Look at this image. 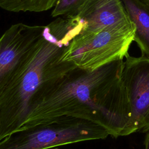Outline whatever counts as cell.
I'll use <instances>...</instances> for the list:
<instances>
[{
  "mask_svg": "<svg viewBox=\"0 0 149 149\" xmlns=\"http://www.w3.org/2000/svg\"><path fill=\"white\" fill-rule=\"evenodd\" d=\"M123 64L118 59L90 71L75 68L45 84L33 97L22 127L70 116L99 124L115 138L129 135L130 109L121 80Z\"/></svg>",
  "mask_w": 149,
  "mask_h": 149,
  "instance_id": "1",
  "label": "cell"
},
{
  "mask_svg": "<svg viewBox=\"0 0 149 149\" xmlns=\"http://www.w3.org/2000/svg\"><path fill=\"white\" fill-rule=\"evenodd\" d=\"M81 30L75 16L59 17L45 26L41 41L26 69L0 97V141L21 128L31 102L45 84L76 68L63 61L66 45Z\"/></svg>",
  "mask_w": 149,
  "mask_h": 149,
  "instance_id": "2",
  "label": "cell"
},
{
  "mask_svg": "<svg viewBox=\"0 0 149 149\" xmlns=\"http://www.w3.org/2000/svg\"><path fill=\"white\" fill-rule=\"evenodd\" d=\"M109 135L105 128L95 122L63 116L53 122L19 129L0 141V149H48L105 139Z\"/></svg>",
  "mask_w": 149,
  "mask_h": 149,
  "instance_id": "3",
  "label": "cell"
},
{
  "mask_svg": "<svg viewBox=\"0 0 149 149\" xmlns=\"http://www.w3.org/2000/svg\"><path fill=\"white\" fill-rule=\"evenodd\" d=\"M134 29L129 22L114 24L94 34H79L66 46L61 59L90 71L123 59L129 54L128 49L134 41Z\"/></svg>",
  "mask_w": 149,
  "mask_h": 149,
  "instance_id": "4",
  "label": "cell"
},
{
  "mask_svg": "<svg viewBox=\"0 0 149 149\" xmlns=\"http://www.w3.org/2000/svg\"><path fill=\"white\" fill-rule=\"evenodd\" d=\"M45 27L16 23L0 37V97L27 67Z\"/></svg>",
  "mask_w": 149,
  "mask_h": 149,
  "instance_id": "5",
  "label": "cell"
},
{
  "mask_svg": "<svg viewBox=\"0 0 149 149\" xmlns=\"http://www.w3.org/2000/svg\"><path fill=\"white\" fill-rule=\"evenodd\" d=\"M130 109L129 134L149 130V56H126L121 74Z\"/></svg>",
  "mask_w": 149,
  "mask_h": 149,
  "instance_id": "6",
  "label": "cell"
},
{
  "mask_svg": "<svg viewBox=\"0 0 149 149\" xmlns=\"http://www.w3.org/2000/svg\"><path fill=\"white\" fill-rule=\"evenodd\" d=\"M82 25L79 34H91L130 22L120 0H82L75 15Z\"/></svg>",
  "mask_w": 149,
  "mask_h": 149,
  "instance_id": "7",
  "label": "cell"
},
{
  "mask_svg": "<svg viewBox=\"0 0 149 149\" xmlns=\"http://www.w3.org/2000/svg\"><path fill=\"white\" fill-rule=\"evenodd\" d=\"M134 26L135 41L141 55L149 56V4L141 0H120Z\"/></svg>",
  "mask_w": 149,
  "mask_h": 149,
  "instance_id": "8",
  "label": "cell"
},
{
  "mask_svg": "<svg viewBox=\"0 0 149 149\" xmlns=\"http://www.w3.org/2000/svg\"><path fill=\"white\" fill-rule=\"evenodd\" d=\"M59 0H0V8L13 12L47 11L55 6Z\"/></svg>",
  "mask_w": 149,
  "mask_h": 149,
  "instance_id": "9",
  "label": "cell"
},
{
  "mask_svg": "<svg viewBox=\"0 0 149 149\" xmlns=\"http://www.w3.org/2000/svg\"><path fill=\"white\" fill-rule=\"evenodd\" d=\"M82 0H59L54 6L53 17L75 15Z\"/></svg>",
  "mask_w": 149,
  "mask_h": 149,
  "instance_id": "10",
  "label": "cell"
},
{
  "mask_svg": "<svg viewBox=\"0 0 149 149\" xmlns=\"http://www.w3.org/2000/svg\"><path fill=\"white\" fill-rule=\"evenodd\" d=\"M144 146H145L144 149H149V130L147 132V134L145 137Z\"/></svg>",
  "mask_w": 149,
  "mask_h": 149,
  "instance_id": "11",
  "label": "cell"
},
{
  "mask_svg": "<svg viewBox=\"0 0 149 149\" xmlns=\"http://www.w3.org/2000/svg\"><path fill=\"white\" fill-rule=\"evenodd\" d=\"M141 1H142L143 2H144L145 3H147L149 4V0H141Z\"/></svg>",
  "mask_w": 149,
  "mask_h": 149,
  "instance_id": "12",
  "label": "cell"
},
{
  "mask_svg": "<svg viewBox=\"0 0 149 149\" xmlns=\"http://www.w3.org/2000/svg\"><path fill=\"white\" fill-rule=\"evenodd\" d=\"M48 149H58V148L55 147V148H48Z\"/></svg>",
  "mask_w": 149,
  "mask_h": 149,
  "instance_id": "13",
  "label": "cell"
}]
</instances>
